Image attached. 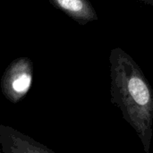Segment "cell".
I'll list each match as a JSON object with an SVG mask.
<instances>
[{
	"mask_svg": "<svg viewBox=\"0 0 153 153\" xmlns=\"http://www.w3.org/2000/svg\"><path fill=\"white\" fill-rule=\"evenodd\" d=\"M139 1H142V2H143L145 4H148L153 6V0H139Z\"/></svg>",
	"mask_w": 153,
	"mask_h": 153,
	"instance_id": "5b68a950",
	"label": "cell"
},
{
	"mask_svg": "<svg viewBox=\"0 0 153 153\" xmlns=\"http://www.w3.org/2000/svg\"><path fill=\"white\" fill-rule=\"evenodd\" d=\"M33 77V64L29 57L14 59L5 69L1 79V91L11 103L20 102L28 93Z\"/></svg>",
	"mask_w": 153,
	"mask_h": 153,
	"instance_id": "7a4b0ae2",
	"label": "cell"
},
{
	"mask_svg": "<svg viewBox=\"0 0 153 153\" xmlns=\"http://www.w3.org/2000/svg\"><path fill=\"white\" fill-rule=\"evenodd\" d=\"M49 2L55 8L81 25L99 20L97 12L90 0H49Z\"/></svg>",
	"mask_w": 153,
	"mask_h": 153,
	"instance_id": "277c9868",
	"label": "cell"
},
{
	"mask_svg": "<svg viewBox=\"0 0 153 153\" xmlns=\"http://www.w3.org/2000/svg\"><path fill=\"white\" fill-rule=\"evenodd\" d=\"M111 102L133 127L145 153L153 135V89L140 65L121 48L110 51Z\"/></svg>",
	"mask_w": 153,
	"mask_h": 153,
	"instance_id": "6da1fadb",
	"label": "cell"
},
{
	"mask_svg": "<svg viewBox=\"0 0 153 153\" xmlns=\"http://www.w3.org/2000/svg\"><path fill=\"white\" fill-rule=\"evenodd\" d=\"M0 150L3 153H56L31 137L5 125H0Z\"/></svg>",
	"mask_w": 153,
	"mask_h": 153,
	"instance_id": "3957f363",
	"label": "cell"
},
{
	"mask_svg": "<svg viewBox=\"0 0 153 153\" xmlns=\"http://www.w3.org/2000/svg\"><path fill=\"white\" fill-rule=\"evenodd\" d=\"M0 153H3V152H2V151H1V150H0Z\"/></svg>",
	"mask_w": 153,
	"mask_h": 153,
	"instance_id": "8992f818",
	"label": "cell"
}]
</instances>
